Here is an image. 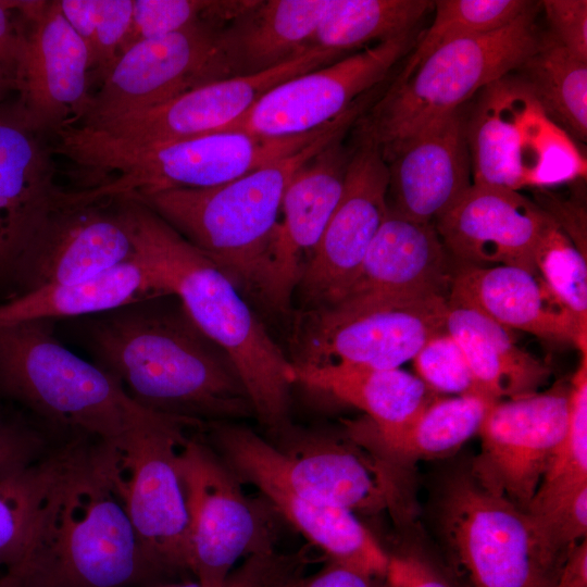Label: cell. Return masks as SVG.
<instances>
[{"instance_id": "obj_1", "label": "cell", "mask_w": 587, "mask_h": 587, "mask_svg": "<svg viewBox=\"0 0 587 587\" xmlns=\"http://www.w3.org/2000/svg\"><path fill=\"white\" fill-rule=\"evenodd\" d=\"M85 319L95 363L140 405L197 423L255 416L232 359L174 295Z\"/></svg>"}, {"instance_id": "obj_2", "label": "cell", "mask_w": 587, "mask_h": 587, "mask_svg": "<svg viewBox=\"0 0 587 587\" xmlns=\"http://www.w3.org/2000/svg\"><path fill=\"white\" fill-rule=\"evenodd\" d=\"M135 253L162 278L196 325L234 362L260 423L288 428L294 365L240 290L136 197L115 199Z\"/></svg>"}, {"instance_id": "obj_3", "label": "cell", "mask_w": 587, "mask_h": 587, "mask_svg": "<svg viewBox=\"0 0 587 587\" xmlns=\"http://www.w3.org/2000/svg\"><path fill=\"white\" fill-rule=\"evenodd\" d=\"M12 569L24 587H150L168 580L143 550L97 441L86 445L55 485Z\"/></svg>"}, {"instance_id": "obj_4", "label": "cell", "mask_w": 587, "mask_h": 587, "mask_svg": "<svg viewBox=\"0 0 587 587\" xmlns=\"http://www.w3.org/2000/svg\"><path fill=\"white\" fill-rule=\"evenodd\" d=\"M333 123L294 137L224 130L146 147L111 142L78 125H67L53 133L57 141L52 150L70 159L85 175L78 198L95 202L220 186L301 150Z\"/></svg>"}, {"instance_id": "obj_5", "label": "cell", "mask_w": 587, "mask_h": 587, "mask_svg": "<svg viewBox=\"0 0 587 587\" xmlns=\"http://www.w3.org/2000/svg\"><path fill=\"white\" fill-rule=\"evenodd\" d=\"M51 321L0 327V394L29 410L62 440L117 447L161 413L136 402L95 362L66 348Z\"/></svg>"}, {"instance_id": "obj_6", "label": "cell", "mask_w": 587, "mask_h": 587, "mask_svg": "<svg viewBox=\"0 0 587 587\" xmlns=\"http://www.w3.org/2000/svg\"><path fill=\"white\" fill-rule=\"evenodd\" d=\"M367 108L358 100L301 150L229 183L168 189L136 197L222 270L250 299L279 221L285 189L296 171Z\"/></svg>"}, {"instance_id": "obj_7", "label": "cell", "mask_w": 587, "mask_h": 587, "mask_svg": "<svg viewBox=\"0 0 587 587\" xmlns=\"http://www.w3.org/2000/svg\"><path fill=\"white\" fill-rule=\"evenodd\" d=\"M540 2L498 30L458 39L432 52L354 123L357 137L380 149L467 104L478 91L515 72L538 48Z\"/></svg>"}, {"instance_id": "obj_8", "label": "cell", "mask_w": 587, "mask_h": 587, "mask_svg": "<svg viewBox=\"0 0 587 587\" xmlns=\"http://www.w3.org/2000/svg\"><path fill=\"white\" fill-rule=\"evenodd\" d=\"M439 523L465 587H553L571 553L532 514L470 472L446 485Z\"/></svg>"}, {"instance_id": "obj_9", "label": "cell", "mask_w": 587, "mask_h": 587, "mask_svg": "<svg viewBox=\"0 0 587 587\" xmlns=\"http://www.w3.org/2000/svg\"><path fill=\"white\" fill-rule=\"evenodd\" d=\"M207 426L218 455L240 480L273 484L354 513H377L398 503L395 469L353 440L305 435L285 449L232 422Z\"/></svg>"}, {"instance_id": "obj_10", "label": "cell", "mask_w": 587, "mask_h": 587, "mask_svg": "<svg viewBox=\"0 0 587 587\" xmlns=\"http://www.w3.org/2000/svg\"><path fill=\"white\" fill-rule=\"evenodd\" d=\"M473 184L520 191L585 177L586 161L513 72L483 88L466 110Z\"/></svg>"}, {"instance_id": "obj_11", "label": "cell", "mask_w": 587, "mask_h": 587, "mask_svg": "<svg viewBox=\"0 0 587 587\" xmlns=\"http://www.w3.org/2000/svg\"><path fill=\"white\" fill-rule=\"evenodd\" d=\"M447 312L448 295L425 292L347 298L297 313L290 325V361L400 369L446 330Z\"/></svg>"}, {"instance_id": "obj_12", "label": "cell", "mask_w": 587, "mask_h": 587, "mask_svg": "<svg viewBox=\"0 0 587 587\" xmlns=\"http://www.w3.org/2000/svg\"><path fill=\"white\" fill-rule=\"evenodd\" d=\"M198 425L164 414L117 447L102 445L107 470L137 537L168 580L189 574L190 519L179 450L186 428Z\"/></svg>"}, {"instance_id": "obj_13", "label": "cell", "mask_w": 587, "mask_h": 587, "mask_svg": "<svg viewBox=\"0 0 587 587\" xmlns=\"http://www.w3.org/2000/svg\"><path fill=\"white\" fill-rule=\"evenodd\" d=\"M179 469L190 519L191 578L216 587L241 558L274 551L266 511L245 495L238 476L208 444L186 436Z\"/></svg>"}, {"instance_id": "obj_14", "label": "cell", "mask_w": 587, "mask_h": 587, "mask_svg": "<svg viewBox=\"0 0 587 587\" xmlns=\"http://www.w3.org/2000/svg\"><path fill=\"white\" fill-rule=\"evenodd\" d=\"M229 22L197 21L168 35L138 42L115 61L79 122L92 126L146 110L201 86L233 77L223 46Z\"/></svg>"}, {"instance_id": "obj_15", "label": "cell", "mask_w": 587, "mask_h": 587, "mask_svg": "<svg viewBox=\"0 0 587 587\" xmlns=\"http://www.w3.org/2000/svg\"><path fill=\"white\" fill-rule=\"evenodd\" d=\"M347 132L325 145L289 180L271 249L250 296L265 314L289 327L296 289L341 197L351 155L344 143Z\"/></svg>"}, {"instance_id": "obj_16", "label": "cell", "mask_w": 587, "mask_h": 587, "mask_svg": "<svg viewBox=\"0 0 587 587\" xmlns=\"http://www.w3.org/2000/svg\"><path fill=\"white\" fill-rule=\"evenodd\" d=\"M415 42V32L408 33L285 80L224 130L267 138L319 130L376 89Z\"/></svg>"}, {"instance_id": "obj_17", "label": "cell", "mask_w": 587, "mask_h": 587, "mask_svg": "<svg viewBox=\"0 0 587 587\" xmlns=\"http://www.w3.org/2000/svg\"><path fill=\"white\" fill-rule=\"evenodd\" d=\"M570 392L571 382L562 380L542 392L494 402L478 432L474 478L527 511L565 435Z\"/></svg>"}, {"instance_id": "obj_18", "label": "cell", "mask_w": 587, "mask_h": 587, "mask_svg": "<svg viewBox=\"0 0 587 587\" xmlns=\"http://www.w3.org/2000/svg\"><path fill=\"white\" fill-rule=\"evenodd\" d=\"M357 138L339 202L296 289L295 314L330 307L346 295L387 214V164L375 142Z\"/></svg>"}, {"instance_id": "obj_19", "label": "cell", "mask_w": 587, "mask_h": 587, "mask_svg": "<svg viewBox=\"0 0 587 587\" xmlns=\"http://www.w3.org/2000/svg\"><path fill=\"white\" fill-rule=\"evenodd\" d=\"M341 58L336 51L314 47L273 70L214 82L146 110L78 126L97 138L134 147L222 132L273 87Z\"/></svg>"}, {"instance_id": "obj_20", "label": "cell", "mask_w": 587, "mask_h": 587, "mask_svg": "<svg viewBox=\"0 0 587 587\" xmlns=\"http://www.w3.org/2000/svg\"><path fill=\"white\" fill-rule=\"evenodd\" d=\"M25 37L14 108L48 134L79 123L92 93L87 50L63 16L59 1H21Z\"/></svg>"}, {"instance_id": "obj_21", "label": "cell", "mask_w": 587, "mask_h": 587, "mask_svg": "<svg viewBox=\"0 0 587 587\" xmlns=\"http://www.w3.org/2000/svg\"><path fill=\"white\" fill-rule=\"evenodd\" d=\"M134 255L115 200L84 202L71 191L33 240L13 287L21 295L42 286L85 280Z\"/></svg>"}, {"instance_id": "obj_22", "label": "cell", "mask_w": 587, "mask_h": 587, "mask_svg": "<svg viewBox=\"0 0 587 587\" xmlns=\"http://www.w3.org/2000/svg\"><path fill=\"white\" fill-rule=\"evenodd\" d=\"M45 135L14 105H0V282L10 286L48 216L71 193L57 184Z\"/></svg>"}, {"instance_id": "obj_23", "label": "cell", "mask_w": 587, "mask_h": 587, "mask_svg": "<svg viewBox=\"0 0 587 587\" xmlns=\"http://www.w3.org/2000/svg\"><path fill=\"white\" fill-rule=\"evenodd\" d=\"M551 220L520 191L473 184L433 224L455 264L508 265L538 274L535 250Z\"/></svg>"}, {"instance_id": "obj_24", "label": "cell", "mask_w": 587, "mask_h": 587, "mask_svg": "<svg viewBox=\"0 0 587 587\" xmlns=\"http://www.w3.org/2000/svg\"><path fill=\"white\" fill-rule=\"evenodd\" d=\"M467 104L380 149L388 168V207L423 223L448 211L473 185Z\"/></svg>"}, {"instance_id": "obj_25", "label": "cell", "mask_w": 587, "mask_h": 587, "mask_svg": "<svg viewBox=\"0 0 587 587\" xmlns=\"http://www.w3.org/2000/svg\"><path fill=\"white\" fill-rule=\"evenodd\" d=\"M448 303L473 309L509 330L572 345L587 353V328L539 274L516 266L455 264Z\"/></svg>"}, {"instance_id": "obj_26", "label": "cell", "mask_w": 587, "mask_h": 587, "mask_svg": "<svg viewBox=\"0 0 587 587\" xmlns=\"http://www.w3.org/2000/svg\"><path fill=\"white\" fill-rule=\"evenodd\" d=\"M453 264L433 223L408 218L388 207L355 278L340 300L425 292L448 295Z\"/></svg>"}, {"instance_id": "obj_27", "label": "cell", "mask_w": 587, "mask_h": 587, "mask_svg": "<svg viewBox=\"0 0 587 587\" xmlns=\"http://www.w3.org/2000/svg\"><path fill=\"white\" fill-rule=\"evenodd\" d=\"M300 384L363 411L365 429L384 434L401 428L438 395L419 376L400 369H374L347 363L294 364Z\"/></svg>"}, {"instance_id": "obj_28", "label": "cell", "mask_w": 587, "mask_h": 587, "mask_svg": "<svg viewBox=\"0 0 587 587\" xmlns=\"http://www.w3.org/2000/svg\"><path fill=\"white\" fill-rule=\"evenodd\" d=\"M170 295L161 276L137 253L95 277L42 286L0 304V327L26 321L85 319Z\"/></svg>"}, {"instance_id": "obj_29", "label": "cell", "mask_w": 587, "mask_h": 587, "mask_svg": "<svg viewBox=\"0 0 587 587\" xmlns=\"http://www.w3.org/2000/svg\"><path fill=\"white\" fill-rule=\"evenodd\" d=\"M328 0H251L223 29L233 77L278 67L312 47Z\"/></svg>"}, {"instance_id": "obj_30", "label": "cell", "mask_w": 587, "mask_h": 587, "mask_svg": "<svg viewBox=\"0 0 587 587\" xmlns=\"http://www.w3.org/2000/svg\"><path fill=\"white\" fill-rule=\"evenodd\" d=\"M446 330L463 350L479 394L492 402L538 392L550 376L512 330L473 309L448 303Z\"/></svg>"}, {"instance_id": "obj_31", "label": "cell", "mask_w": 587, "mask_h": 587, "mask_svg": "<svg viewBox=\"0 0 587 587\" xmlns=\"http://www.w3.org/2000/svg\"><path fill=\"white\" fill-rule=\"evenodd\" d=\"M492 403L479 395L437 397L411 422L396 430L377 434L360 425L353 426L352 440L394 469L409 466L419 460L444 457L459 449L478 434Z\"/></svg>"}, {"instance_id": "obj_32", "label": "cell", "mask_w": 587, "mask_h": 587, "mask_svg": "<svg viewBox=\"0 0 587 587\" xmlns=\"http://www.w3.org/2000/svg\"><path fill=\"white\" fill-rule=\"evenodd\" d=\"M255 487L275 512L329 560L358 567L377 578L384 577L389 554L354 512L300 497L273 484L262 483Z\"/></svg>"}, {"instance_id": "obj_33", "label": "cell", "mask_w": 587, "mask_h": 587, "mask_svg": "<svg viewBox=\"0 0 587 587\" xmlns=\"http://www.w3.org/2000/svg\"><path fill=\"white\" fill-rule=\"evenodd\" d=\"M89 441L65 440L43 459L0 479V566L5 571L22 560L46 500Z\"/></svg>"}, {"instance_id": "obj_34", "label": "cell", "mask_w": 587, "mask_h": 587, "mask_svg": "<svg viewBox=\"0 0 587 587\" xmlns=\"http://www.w3.org/2000/svg\"><path fill=\"white\" fill-rule=\"evenodd\" d=\"M432 9L427 0H328L312 47L347 57L415 32Z\"/></svg>"}, {"instance_id": "obj_35", "label": "cell", "mask_w": 587, "mask_h": 587, "mask_svg": "<svg viewBox=\"0 0 587 587\" xmlns=\"http://www.w3.org/2000/svg\"><path fill=\"white\" fill-rule=\"evenodd\" d=\"M548 117L573 140L587 139V62L541 36L535 52L514 72Z\"/></svg>"}, {"instance_id": "obj_36", "label": "cell", "mask_w": 587, "mask_h": 587, "mask_svg": "<svg viewBox=\"0 0 587 587\" xmlns=\"http://www.w3.org/2000/svg\"><path fill=\"white\" fill-rule=\"evenodd\" d=\"M587 487V354L571 379L565 435L527 512L541 517Z\"/></svg>"}, {"instance_id": "obj_37", "label": "cell", "mask_w": 587, "mask_h": 587, "mask_svg": "<svg viewBox=\"0 0 587 587\" xmlns=\"http://www.w3.org/2000/svg\"><path fill=\"white\" fill-rule=\"evenodd\" d=\"M526 0H437L430 26L417 36L412 53L397 76H410L432 52L462 38L503 28L534 5Z\"/></svg>"}, {"instance_id": "obj_38", "label": "cell", "mask_w": 587, "mask_h": 587, "mask_svg": "<svg viewBox=\"0 0 587 587\" xmlns=\"http://www.w3.org/2000/svg\"><path fill=\"white\" fill-rule=\"evenodd\" d=\"M61 12L83 41L90 79L102 82L121 54L133 0H58Z\"/></svg>"}, {"instance_id": "obj_39", "label": "cell", "mask_w": 587, "mask_h": 587, "mask_svg": "<svg viewBox=\"0 0 587 587\" xmlns=\"http://www.w3.org/2000/svg\"><path fill=\"white\" fill-rule=\"evenodd\" d=\"M535 265L549 288L587 328L586 252L576 246L553 217L537 243Z\"/></svg>"}, {"instance_id": "obj_40", "label": "cell", "mask_w": 587, "mask_h": 587, "mask_svg": "<svg viewBox=\"0 0 587 587\" xmlns=\"http://www.w3.org/2000/svg\"><path fill=\"white\" fill-rule=\"evenodd\" d=\"M250 3L251 0H133L121 54L138 42L168 35L200 20L230 22Z\"/></svg>"}, {"instance_id": "obj_41", "label": "cell", "mask_w": 587, "mask_h": 587, "mask_svg": "<svg viewBox=\"0 0 587 587\" xmlns=\"http://www.w3.org/2000/svg\"><path fill=\"white\" fill-rule=\"evenodd\" d=\"M412 361L417 376L435 392L482 396L463 350L447 330L429 338Z\"/></svg>"}, {"instance_id": "obj_42", "label": "cell", "mask_w": 587, "mask_h": 587, "mask_svg": "<svg viewBox=\"0 0 587 587\" xmlns=\"http://www.w3.org/2000/svg\"><path fill=\"white\" fill-rule=\"evenodd\" d=\"M63 441L40 423L0 409V479L43 459Z\"/></svg>"}, {"instance_id": "obj_43", "label": "cell", "mask_w": 587, "mask_h": 587, "mask_svg": "<svg viewBox=\"0 0 587 587\" xmlns=\"http://www.w3.org/2000/svg\"><path fill=\"white\" fill-rule=\"evenodd\" d=\"M551 36L569 52L587 62V1H540Z\"/></svg>"}, {"instance_id": "obj_44", "label": "cell", "mask_w": 587, "mask_h": 587, "mask_svg": "<svg viewBox=\"0 0 587 587\" xmlns=\"http://www.w3.org/2000/svg\"><path fill=\"white\" fill-rule=\"evenodd\" d=\"M285 571L271 554H257L245 559L234 569L223 584L216 587H282ZM150 587H208L193 578L166 580Z\"/></svg>"}, {"instance_id": "obj_45", "label": "cell", "mask_w": 587, "mask_h": 587, "mask_svg": "<svg viewBox=\"0 0 587 587\" xmlns=\"http://www.w3.org/2000/svg\"><path fill=\"white\" fill-rule=\"evenodd\" d=\"M380 587H454L424 555L414 552L389 554Z\"/></svg>"}, {"instance_id": "obj_46", "label": "cell", "mask_w": 587, "mask_h": 587, "mask_svg": "<svg viewBox=\"0 0 587 587\" xmlns=\"http://www.w3.org/2000/svg\"><path fill=\"white\" fill-rule=\"evenodd\" d=\"M25 21L21 1L0 0V78L14 84L22 58Z\"/></svg>"}, {"instance_id": "obj_47", "label": "cell", "mask_w": 587, "mask_h": 587, "mask_svg": "<svg viewBox=\"0 0 587 587\" xmlns=\"http://www.w3.org/2000/svg\"><path fill=\"white\" fill-rule=\"evenodd\" d=\"M380 580L358 567L329 560L314 575H301L289 582L287 587H380Z\"/></svg>"}, {"instance_id": "obj_48", "label": "cell", "mask_w": 587, "mask_h": 587, "mask_svg": "<svg viewBox=\"0 0 587 587\" xmlns=\"http://www.w3.org/2000/svg\"><path fill=\"white\" fill-rule=\"evenodd\" d=\"M553 587H587V540L569 554Z\"/></svg>"}, {"instance_id": "obj_49", "label": "cell", "mask_w": 587, "mask_h": 587, "mask_svg": "<svg viewBox=\"0 0 587 587\" xmlns=\"http://www.w3.org/2000/svg\"><path fill=\"white\" fill-rule=\"evenodd\" d=\"M0 587H24L21 578L13 569L7 570L0 577Z\"/></svg>"}, {"instance_id": "obj_50", "label": "cell", "mask_w": 587, "mask_h": 587, "mask_svg": "<svg viewBox=\"0 0 587 587\" xmlns=\"http://www.w3.org/2000/svg\"><path fill=\"white\" fill-rule=\"evenodd\" d=\"M12 91H16L14 84L7 79L0 78V105H2V102L7 96Z\"/></svg>"}, {"instance_id": "obj_51", "label": "cell", "mask_w": 587, "mask_h": 587, "mask_svg": "<svg viewBox=\"0 0 587 587\" xmlns=\"http://www.w3.org/2000/svg\"><path fill=\"white\" fill-rule=\"evenodd\" d=\"M294 579H295V578H294ZM290 582H291V580H290ZM288 584H289V583H288ZM288 584H287V585H288ZM287 585H285L284 587H287Z\"/></svg>"}]
</instances>
